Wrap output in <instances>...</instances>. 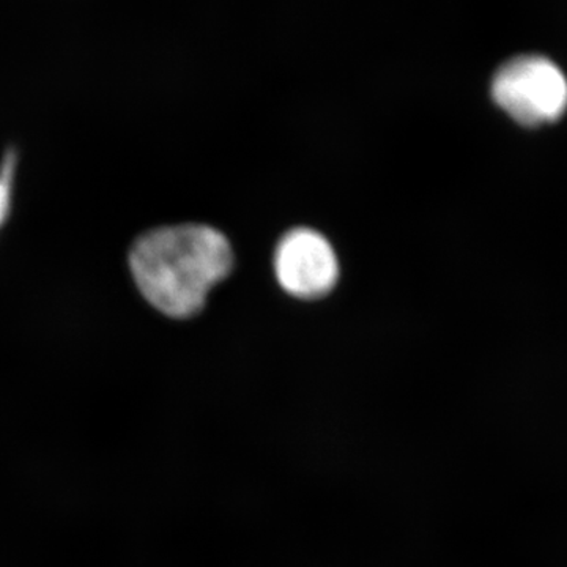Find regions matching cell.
<instances>
[{
  "label": "cell",
  "mask_w": 567,
  "mask_h": 567,
  "mask_svg": "<svg viewBox=\"0 0 567 567\" xmlns=\"http://www.w3.org/2000/svg\"><path fill=\"white\" fill-rule=\"evenodd\" d=\"M130 270L142 297L164 316L185 319L204 308L207 295L229 275V241L207 226L162 227L130 249Z\"/></svg>",
  "instance_id": "1"
},
{
  "label": "cell",
  "mask_w": 567,
  "mask_h": 567,
  "mask_svg": "<svg viewBox=\"0 0 567 567\" xmlns=\"http://www.w3.org/2000/svg\"><path fill=\"white\" fill-rule=\"evenodd\" d=\"M492 96L514 122L548 125L567 111V80L557 63L540 55H522L496 71Z\"/></svg>",
  "instance_id": "2"
},
{
  "label": "cell",
  "mask_w": 567,
  "mask_h": 567,
  "mask_svg": "<svg viewBox=\"0 0 567 567\" xmlns=\"http://www.w3.org/2000/svg\"><path fill=\"white\" fill-rule=\"evenodd\" d=\"M276 278L287 293L319 298L333 289L338 259L327 238L311 229H295L276 249Z\"/></svg>",
  "instance_id": "3"
},
{
  "label": "cell",
  "mask_w": 567,
  "mask_h": 567,
  "mask_svg": "<svg viewBox=\"0 0 567 567\" xmlns=\"http://www.w3.org/2000/svg\"><path fill=\"white\" fill-rule=\"evenodd\" d=\"M17 152L7 153L0 166V229L9 219L11 199H13L14 169H17Z\"/></svg>",
  "instance_id": "4"
}]
</instances>
